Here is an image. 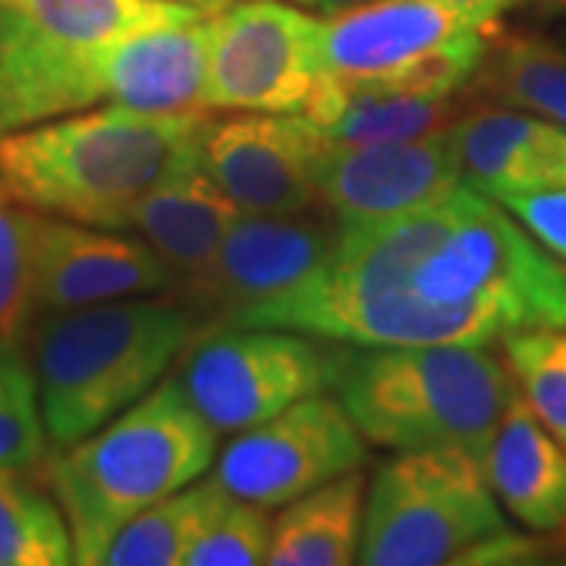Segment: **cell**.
I'll use <instances>...</instances> for the list:
<instances>
[{
  "instance_id": "1",
  "label": "cell",
  "mask_w": 566,
  "mask_h": 566,
  "mask_svg": "<svg viewBox=\"0 0 566 566\" xmlns=\"http://www.w3.org/2000/svg\"><path fill=\"white\" fill-rule=\"evenodd\" d=\"M227 324L346 346H491L566 327V264L460 182L422 208L340 227L315 274Z\"/></svg>"
},
{
  "instance_id": "2",
  "label": "cell",
  "mask_w": 566,
  "mask_h": 566,
  "mask_svg": "<svg viewBox=\"0 0 566 566\" xmlns=\"http://www.w3.org/2000/svg\"><path fill=\"white\" fill-rule=\"evenodd\" d=\"M199 114L107 104L0 136V182L32 211L129 230L139 202L192 151Z\"/></svg>"
},
{
  "instance_id": "3",
  "label": "cell",
  "mask_w": 566,
  "mask_h": 566,
  "mask_svg": "<svg viewBox=\"0 0 566 566\" xmlns=\"http://www.w3.org/2000/svg\"><path fill=\"white\" fill-rule=\"evenodd\" d=\"M192 334L196 315L180 300L158 296L41 312L25 353L51 447L80 444L139 403L161 385Z\"/></svg>"
},
{
  "instance_id": "4",
  "label": "cell",
  "mask_w": 566,
  "mask_h": 566,
  "mask_svg": "<svg viewBox=\"0 0 566 566\" xmlns=\"http://www.w3.org/2000/svg\"><path fill=\"white\" fill-rule=\"evenodd\" d=\"M218 453V431L164 378L114 422L61 450L48 482L63 510L76 564H102L133 516L202 479Z\"/></svg>"
},
{
  "instance_id": "5",
  "label": "cell",
  "mask_w": 566,
  "mask_h": 566,
  "mask_svg": "<svg viewBox=\"0 0 566 566\" xmlns=\"http://www.w3.org/2000/svg\"><path fill=\"white\" fill-rule=\"evenodd\" d=\"M334 390L371 444L485 460L520 385L488 346H346Z\"/></svg>"
},
{
  "instance_id": "6",
  "label": "cell",
  "mask_w": 566,
  "mask_h": 566,
  "mask_svg": "<svg viewBox=\"0 0 566 566\" xmlns=\"http://www.w3.org/2000/svg\"><path fill=\"white\" fill-rule=\"evenodd\" d=\"M482 460L465 450H400L368 488L356 564H460L469 547L504 532Z\"/></svg>"
},
{
  "instance_id": "7",
  "label": "cell",
  "mask_w": 566,
  "mask_h": 566,
  "mask_svg": "<svg viewBox=\"0 0 566 566\" xmlns=\"http://www.w3.org/2000/svg\"><path fill=\"white\" fill-rule=\"evenodd\" d=\"M488 41L438 0H368L318 20L322 73L363 92L460 95L482 70Z\"/></svg>"
},
{
  "instance_id": "8",
  "label": "cell",
  "mask_w": 566,
  "mask_h": 566,
  "mask_svg": "<svg viewBox=\"0 0 566 566\" xmlns=\"http://www.w3.org/2000/svg\"><path fill=\"white\" fill-rule=\"evenodd\" d=\"M344 349L281 327L205 324L182 349L177 385L218 434H240L286 406L334 390Z\"/></svg>"
},
{
  "instance_id": "9",
  "label": "cell",
  "mask_w": 566,
  "mask_h": 566,
  "mask_svg": "<svg viewBox=\"0 0 566 566\" xmlns=\"http://www.w3.org/2000/svg\"><path fill=\"white\" fill-rule=\"evenodd\" d=\"M318 80V17L300 3L233 0L211 17L208 111L300 114Z\"/></svg>"
},
{
  "instance_id": "10",
  "label": "cell",
  "mask_w": 566,
  "mask_h": 566,
  "mask_svg": "<svg viewBox=\"0 0 566 566\" xmlns=\"http://www.w3.org/2000/svg\"><path fill=\"white\" fill-rule=\"evenodd\" d=\"M365 463V438L337 397L315 394L245 428L218 457L221 485L264 510L303 497Z\"/></svg>"
},
{
  "instance_id": "11",
  "label": "cell",
  "mask_w": 566,
  "mask_h": 566,
  "mask_svg": "<svg viewBox=\"0 0 566 566\" xmlns=\"http://www.w3.org/2000/svg\"><path fill=\"white\" fill-rule=\"evenodd\" d=\"M331 142L303 114L205 117L196 158L240 211L290 214L318 208V161Z\"/></svg>"
},
{
  "instance_id": "12",
  "label": "cell",
  "mask_w": 566,
  "mask_h": 566,
  "mask_svg": "<svg viewBox=\"0 0 566 566\" xmlns=\"http://www.w3.org/2000/svg\"><path fill=\"white\" fill-rule=\"evenodd\" d=\"M340 240V223L318 205L290 214L240 211L223 237L211 274L186 305L196 322L227 324L315 274Z\"/></svg>"
},
{
  "instance_id": "13",
  "label": "cell",
  "mask_w": 566,
  "mask_h": 566,
  "mask_svg": "<svg viewBox=\"0 0 566 566\" xmlns=\"http://www.w3.org/2000/svg\"><path fill=\"white\" fill-rule=\"evenodd\" d=\"M161 293H174V274L142 237H123V230L88 227L35 211V315Z\"/></svg>"
},
{
  "instance_id": "14",
  "label": "cell",
  "mask_w": 566,
  "mask_h": 566,
  "mask_svg": "<svg viewBox=\"0 0 566 566\" xmlns=\"http://www.w3.org/2000/svg\"><path fill=\"white\" fill-rule=\"evenodd\" d=\"M463 182L450 129L400 142L327 145L318 199L340 227L381 221L434 202Z\"/></svg>"
},
{
  "instance_id": "15",
  "label": "cell",
  "mask_w": 566,
  "mask_h": 566,
  "mask_svg": "<svg viewBox=\"0 0 566 566\" xmlns=\"http://www.w3.org/2000/svg\"><path fill=\"white\" fill-rule=\"evenodd\" d=\"M211 17L142 29L88 54L102 98L142 114L208 111Z\"/></svg>"
},
{
  "instance_id": "16",
  "label": "cell",
  "mask_w": 566,
  "mask_h": 566,
  "mask_svg": "<svg viewBox=\"0 0 566 566\" xmlns=\"http://www.w3.org/2000/svg\"><path fill=\"white\" fill-rule=\"evenodd\" d=\"M463 182L488 199L566 189V126L506 104H472L450 126Z\"/></svg>"
},
{
  "instance_id": "17",
  "label": "cell",
  "mask_w": 566,
  "mask_h": 566,
  "mask_svg": "<svg viewBox=\"0 0 566 566\" xmlns=\"http://www.w3.org/2000/svg\"><path fill=\"white\" fill-rule=\"evenodd\" d=\"M240 208L202 170L192 151L136 208L133 227L174 274V293L189 305L211 274L223 237Z\"/></svg>"
},
{
  "instance_id": "18",
  "label": "cell",
  "mask_w": 566,
  "mask_h": 566,
  "mask_svg": "<svg viewBox=\"0 0 566 566\" xmlns=\"http://www.w3.org/2000/svg\"><path fill=\"white\" fill-rule=\"evenodd\" d=\"M102 102L88 54L66 51L0 10V136Z\"/></svg>"
},
{
  "instance_id": "19",
  "label": "cell",
  "mask_w": 566,
  "mask_h": 566,
  "mask_svg": "<svg viewBox=\"0 0 566 566\" xmlns=\"http://www.w3.org/2000/svg\"><path fill=\"white\" fill-rule=\"evenodd\" d=\"M488 488L497 504L532 532H564L566 447L532 412L523 394L513 397L485 450Z\"/></svg>"
},
{
  "instance_id": "20",
  "label": "cell",
  "mask_w": 566,
  "mask_h": 566,
  "mask_svg": "<svg viewBox=\"0 0 566 566\" xmlns=\"http://www.w3.org/2000/svg\"><path fill=\"white\" fill-rule=\"evenodd\" d=\"M472 92L460 95H400V92H363L324 76L300 111L315 123L331 145H368V142L419 139L450 129L472 107Z\"/></svg>"
},
{
  "instance_id": "21",
  "label": "cell",
  "mask_w": 566,
  "mask_h": 566,
  "mask_svg": "<svg viewBox=\"0 0 566 566\" xmlns=\"http://www.w3.org/2000/svg\"><path fill=\"white\" fill-rule=\"evenodd\" d=\"M365 516L363 465L281 506L271 528V566L356 564Z\"/></svg>"
},
{
  "instance_id": "22",
  "label": "cell",
  "mask_w": 566,
  "mask_h": 566,
  "mask_svg": "<svg viewBox=\"0 0 566 566\" xmlns=\"http://www.w3.org/2000/svg\"><path fill=\"white\" fill-rule=\"evenodd\" d=\"M0 10L76 54H95L164 22L208 17L182 0H0Z\"/></svg>"
},
{
  "instance_id": "23",
  "label": "cell",
  "mask_w": 566,
  "mask_h": 566,
  "mask_svg": "<svg viewBox=\"0 0 566 566\" xmlns=\"http://www.w3.org/2000/svg\"><path fill=\"white\" fill-rule=\"evenodd\" d=\"M469 92L566 126V48L542 35L494 32Z\"/></svg>"
},
{
  "instance_id": "24",
  "label": "cell",
  "mask_w": 566,
  "mask_h": 566,
  "mask_svg": "<svg viewBox=\"0 0 566 566\" xmlns=\"http://www.w3.org/2000/svg\"><path fill=\"white\" fill-rule=\"evenodd\" d=\"M230 491L218 475L196 479L192 485L167 494L164 501L142 510L114 535L104 551L107 566H180L186 551L199 538L205 523L221 510Z\"/></svg>"
},
{
  "instance_id": "25",
  "label": "cell",
  "mask_w": 566,
  "mask_h": 566,
  "mask_svg": "<svg viewBox=\"0 0 566 566\" xmlns=\"http://www.w3.org/2000/svg\"><path fill=\"white\" fill-rule=\"evenodd\" d=\"M66 564H76V557L61 504L22 472L0 469V566Z\"/></svg>"
},
{
  "instance_id": "26",
  "label": "cell",
  "mask_w": 566,
  "mask_h": 566,
  "mask_svg": "<svg viewBox=\"0 0 566 566\" xmlns=\"http://www.w3.org/2000/svg\"><path fill=\"white\" fill-rule=\"evenodd\" d=\"M44 453L48 431L29 353L22 344H0V469L32 472Z\"/></svg>"
},
{
  "instance_id": "27",
  "label": "cell",
  "mask_w": 566,
  "mask_h": 566,
  "mask_svg": "<svg viewBox=\"0 0 566 566\" xmlns=\"http://www.w3.org/2000/svg\"><path fill=\"white\" fill-rule=\"evenodd\" d=\"M504 353L532 412L566 447V327L510 334Z\"/></svg>"
},
{
  "instance_id": "28",
  "label": "cell",
  "mask_w": 566,
  "mask_h": 566,
  "mask_svg": "<svg viewBox=\"0 0 566 566\" xmlns=\"http://www.w3.org/2000/svg\"><path fill=\"white\" fill-rule=\"evenodd\" d=\"M32 223L35 211L0 182V344H22L35 322Z\"/></svg>"
},
{
  "instance_id": "29",
  "label": "cell",
  "mask_w": 566,
  "mask_h": 566,
  "mask_svg": "<svg viewBox=\"0 0 566 566\" xmlns=\"http://www.w3.org/2000/svg\"><path fill=\"white\" fill-rule=\"evenodd\" d=\"M274 520L259 504L227 497L186 551L182 566H259L268 564Z\"/></svg>"
},
{
  "instance_id": "30",
  "label": "cell",
  "mask_w": 566,
  "mask_h": 566,
  "mask_svg": "<svg viewBox=\"0 0 566 566\" xmlns=\"http://www.w3.org/2000/svg\"><path fill=\"white\" fill-rule=\"evenodd\" d=\"M547 252L566 264V189L497 199Z\"/></svg>"
},
{
  "instance_id": "31",
  "label": "cell",
  "mask_w": 566,
  "mask_h": 566,
  "mask_svg": "<svg viewBox=\"0 0 566 566\" xmlns=\"http://www.w3.org/2000/svg\"><path fill=\"white\" fill-rule=\"evenodd\" d=\"M438 3L447 7L450 13H457L465 25L482 29L488 35L497 32V25L510 10L523 7V0H438Z\"/></svg>"
},
{
  "instance_id": "32",
  "label": "cell",
  "mask_w": 566,
  "mask_h": 566,
  "mask_svg": "<svg viewBox=\"0 0 566 566\" xmlns=\"http://www.w3.org/2000/svg\"><path fill=\"white\" fill-rule=\"evenodd\" d=\"M293 3L322 10V13H337V10H349V7H359V3H368V0H293Z\"/></svg>"
},
{
  "instance_id": "33",
  "label": "cell",
  "mask_w": 566,
  "mask_h": 566,
  "mask_svg": "<svg viewBox=\"0 0 566 566\" xmlns=\"http://www.w3.org/2000/svg\"><path fill=\"white\" fill-rule=\"evenodd\" d=\"M523 7L535 10L542 20H551V17H560V13H566V0H523Z\"/></svg>"
},
{
  "instance_id": "34",
  "label": "cell",
  "mask_w": 566,
  "mask_h": 566,
  "mask_svg": "<svg viewBox=\"0 0 566 566\" xmlns=\"http://www.w3.org/2000/svg\"><path fill=\"white\" fill-rule=\"evenodd\" d=\"M182 3L199 7V10H205V13H221L223 7H230L233 0H182Z\"/></svg>"
},
{
  "instance_id": "35",
  "label": "cell",
  "mask_w": 566,
  "mask_h": 566,
  "mask_svg": "<svg viewBox=\"0 0 566 566\" xmlns=\"http://www.w3.org/2000/svg\"><path fill=\"white\" fill-rule=\"evenodd\" d=\"M564 538H566V526H564Z\"/></svg>"
}]
</instances>
